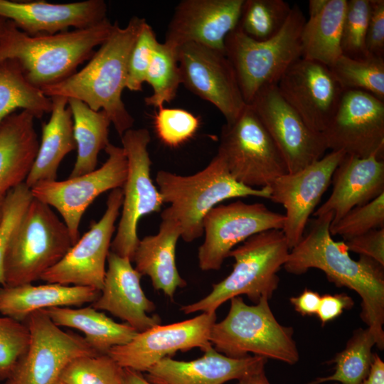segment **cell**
<instances>
[{
  "label": "cell",
  "mask_w": 384,
  "mask_h": 384,
  "mask_svg": "<svg viewBox=\"0 0 384 384\" xmlns=\"http://www.w3.org/2000/svg\"><path fill=\"white\" fill-rule=\"evenodd\" d=\"M333 218L332 212L317 216L307 233L290 250L283 267L297 275L318 269L336 286L355 291L361 298V319L374 336L375 346L383 350L384 266L364 255L353 260L345 242L332 238Z\"/></svg>",
  "instance_id": "6da1fadb"
},
{
  "label": "cell",
  "mask_w": 384,
  "mask_h": 384,
  "mask_svg": "<svg viewBox=\"0 0 384 384\" xmlns=\"http://www.w3.org/2000/svg\"><path fill=\"white\" fill-rule=\"evenodd\" d=\"M146 21L137 16L122 28L117 21L108 38L78 71L41 90L46 96L79 100L95 111L103 110L122 137L132 128L134 119L122 100L132 48Z\"/></svg>",
  "instance_id": "7a4b0ae2"
},
{
  "label": "cell",
  "mask_w": 384,
  "mask_h": 384,
  "mask_svg": "<svg viewBox=\"0 0 384 384\" xmlns=\"http://www.w3.org/2000/svg\"><path fill=\"white\" fill-rule=\"evenodd\" d=\"M107 18L90 27L50 35L29 36L6 20L0 33V62L16 60L27 80L41 89L59 82L92 56L110 36Z\"/></svg>",
  "instance_id": "3957f363"
},
{
  "label": "cell",
  "mask_w": 384,
  "mask_h": 384,
  "mask_svg": "<svg viewBox=\"0 0 384 384\" xmlns=\"http://www.w3.org/2000/svg\"><path fill=\"white\" fill-rule=\"evenodd\" d=\"M156 182L164 203L161 218L178 223L181 238L191 242L203 234V221L207 213L220 203L235 198L255 196L269 198V186L252 188L238 182L230 174L219 154L201 171L181 176L161 170Z\"/></svg>",
  "instance_id": "277c9868"
},
{
  "label": "cell",
  "mask_w": 384,
  "mask_h": 384,
  "mask_svg": "<svg viewBox=\"0 0 384 384\" xmlns=\"http://www.w3.org/2000/svg\"><path fill=\"white\" fill-rule=\"evenodd\" d=\"M289 251L282 230H268L250 237L230 252L228 257L235 260L231 272L213 284L207 296L183 306L181 311L185 314L216 312L223 303L240 295H246L255 304L265 297L270 299L278 288L277 273Z\"/></svg>",
  "instance_id": "5b68a950"
},
{
  "label": "cell",
  "mask_w": 384,
  "mask_h": 384,
  "mask_svg": "<svg viewBox=\"0 0 384 384\" xmlns=\"http://www.w3.org/2000/svg\"><path fill=\"white\" fill-rule=\"evenodd\" d=\"M306 22L294 4L282 28L262 41L250 38L235 28L226 36L225 53L230 62L246 105L264 86L277 84L287 70L302 58V33Z\"/></svg>",
  "instance_id": "8992f818"
},
{
  "label": "cell",
  "mask_w": 384,
  "mask_h": 384,
  "mask_svg": "<svg viewBox=\"0 0 384 384\" xmlns=\"http://www.w3.org/2000/svg\"><path fill=\"white\" fill-rule=\"evenodd\" d=\"M209 341L231 358L252 353L289 365L299 359L293 329L278 322L265 297L255 305L247 304L240 296L232 298L227 316L213 325Z\"/></svg>",
  "instance_id": "52a82bcc"
},
{
  "label": "cell",
  "mask_w": 384,
  "mask_h": 384,
  "mask_svg": "<svg viewBox=\"0 0 384 384\" xmlns=\"http://www.w3.org/2000/svg\"><path fill=\"white\" fill-rule=\"evenodd\" d=\"M74 245L70 231L48 205L33 198L9 242L4 286L32 283Z\"/></svg>",
  "instance_id": "ba28073f"
},
{
  "label": "cell",
  "mask_w": 384,
  "mask_h": 384,
  "mask_svg": "<svg viewBox=\"0 0 384 384\" xmlns=\"http://www.w3.org/2000/svg\"><path fill=\"white\" fill-rule=\"evenodd\" d=\"M218 153L232 176L250 188L270 186L288 173L280 151L249 105L222 127Z\"/></svg>",
  "instance_id": "9c48e42d"
},
{
  "label": "cell",
  "mask_w": 384,
  "mask_h": 384,
  "mask_svg": "<svg viewBox=\"0 0 384 384\" xmlns=\"http://www.w3.org/2000/svg\"><path fill=\"white\" fill-rule=\"evenodd\" d=\"M127 159V174L122 188V213L110 251L131 262L139 243L137 225L144 215L159 212L163 199L151 176V160L148 151L151 141L146 128L130 129L121 137Z\"/></svg>",
  "instance_id": "30bf717a"
},
{
  "label": "cell",
  "mask_w": 384,
  "mask_h": 384,
  "mask_svg": "<svg viewBox=\"0 0 384 384\" xmlns=\"http://www.w3.org/2000/svg\"><path fill=\"white\" fill-rule=\"evenodd\" d=\"M105 151L108 158L99 169L63 181L41 182L31 188L34 198L58 211L74 244L80 238V223L86 209L100 194L122 188L127 178V159L122 146L110 143Z\"/></svg>",
  "instance_id": "8fae6325"
},
{
  "label": "cell",
  "mask_w": 384,
  "mask_h": 384,
  "mask_svg": "<svg viewBox=\"0 0 384 384\" xmlns=\"http://www.w3.org/2000/svg\"><path fill=\"white\" fill-rule=\"evenodd\" d=\"M30 333L28 350L9 384H57L67 365L76 358L97 355L84 337L55 325L43 310L25 320Z\"/></svg>",
  "instance_id": "7c38bea8"
},
{
  "label": "cell",
  "mask_w": 384,
  "mask_h": 384,
  "mask_svg": "<svg viewBox=\"0 0 384 384\" xmlns=\"http://www.w3.org/2000/svg\"><path fill=\"white\" fill-rule=\"evenodd\" d=\"M284 223V214L261 203L236 201L215 206L203 221L205 239L198 250L199 267L218 270L238 244L265 230H282Z\"/></svg>",
  "instance_id": "4fadbf2b"
},
{
  "label": "cell",
  "mask_w": 384,
  "mask_h": 384,
  "mask_svg": "<svg viewBox=\"0 0 384 384\" xmlns=\"http://www.w3.org/2000/svg\"><path fill=\"white\" fill-rule=\"evenodd\" d=\"M176 56L181 84L214 105L226 123L235 121L247 105L225 51L190 43L178 47Z\"/></svg>",
  "instance_id": "5bb4252c"
},
{
  "label": "cell",
  "mask_w": 384,
  "mask_h": 384,
  "mask_svg": "<svg viewBox=\"0 0 384 384\" xmlns=\"http://www.w3.org/2000/svg\"><path fill=\"white\" fill-rule=\"evenodd\" d=\"M321 134L327 149L383 160L384 101L363 91L344 90Z\"/></svg>",
  "instance_id": "9a60e30c"
},
{
  "label": "cell",
  "mask_w": 384,
  "mask_h": 384,
  "mask_svg": "<svg viewBox=\"0 0 384 384\" xmlns=\"http://www.w3.org/2000/svg\"><path fill=\"white\" fill-rule=\"evenodd\" d=\"M249 105L280 151L288 173L303 169L328 150L322 134L305 124L281 95L277 84L262 87Z\"/></svg>",
  "instance_id": "2e32d148"
},
{
  "label": "cell",
  "mask_w": 384,
  "mask_h": 384,
  "mask_svg": "<svg viewBox=\"0 0 384 384\" xmlns=\"http://www.w3.org/2000/svg\"><path fill=\"white\" fill-rule=\"evenodd\" d=\"M122 201V189L112 190L102 218L97 222L91 223L90 229L41 279L47 283L89 287L101 291L106 273L105 264Z\"/></svg>",
  "instance_id": "e0dca14e"
},
{
  "label": "cell",
  "mask_w": 384,
  "mask_h": 384,
  "mask_svg": "<svg viewBox=\"0 0 384 384\" xmlns=\"http://www.w3.org/2000/svg\"><path fill=\"white\" fill-rule=\"evenodd\" d=\"M216 313L203 312L194 318L167 325H156L138 332L128 343L115 346L108 355L122 368L146 372L151 366L178 351L209 345Z\"/></svg>",
  "instance_id": "ac0fdd59"
},
{
  "label": "cell",
  "mask_w": 384,
  "mask_h": 384,
  "mask_svg": "<svg viewBox=\"0 0 384 384\" xmlns=\"http://www.w3.org/2000/svg\"><path fill=\"white\" fill-rule=\"evenodd\" d=\"M345 154L331 151L303 169L278 177L269 186L270 199L286 210L282 230L290 250L302 238L310 215L331 183L333 174Z\"/></svg>",
  "instance_id": "d6986e66"
},
{
  "label": "cell",
  "mask_w": 384,
  "mask_h": 384,
  "mask_svg": "<svg viewBox=\"0 0 384 384\" xmlns=\"http://www.w3.org/2000/svg\"><path fill=\"white\" fill-rule=\"evenodd\" d=\"M277 85L305 124L319 133L326 128L343 92L328 66L303 58L287 70Z\"/></svg>",
  "instance_id": "ffe728a7"
},
{
  "label": "cell",
  "mask_w": 384,
  "mask_h": 384,
  "mask_svg": "<svg viewBox=\"0 0 384 384\" xmlns=\"http://www.w3.org/2000/svg\"><path fill=\"white\" fill-rule=\"evenodd\" d=\"M244 0H183L175 7L164 43L176 49L198 43L225 51L226 36L239 20Z\"/></svg>",
  "instance_id": "44dd1931"
},
{
  "label": "cell",
  "mask_w": 384,
  "mask_h": 384,
  "mask_svg": "<svg viewBox=\"0 0 384 384\" xmlns=\"http://www.w3.org/2000/svg\"><path fill=\"white\" fill-rule=\"evenodd\" d=\"M103 0L52 4L0 0V17L29 36L50 35L96 25L107 18Z\"/></svg>",
  "instance_id": "7402d4cb"
},
{
  "label": "cell",
  "mask_w": 384,
  "mask_h": 384,
  "mask_svg": "<svg viewBox=\"0 0 384 384\" xmlns=\"http://www.w3.org/2000/svg\"><path fill=\"white\" fill-rule=\"evenodd\" d=\"M107 261L108 267L100 294L90 305L99 311L111 313L137 332L160 324L159 315H148L156 306L143 292L142 275L132 265L131 260L110 251Z\"/></svg>",
  "instance_id": "603a6c76"
},
{
  "label": "cell",
  "mask_w": 384,
  "mask_h": 384,
  "mask_svg": "<svg viewBox=\"0 0 384 384\" xmlns=\"http://www.w3.org/2000/svg\"><path fill=\"white\" fill-rule=\"evenodd\" d=\"M203 351L201 357L190 361L164 358L146 372L145 377L157 384H224L265 369L267 361L254 355L228 357L212 344Z\"/></svg>",
  "instance_id": "cb8c5ba5"
},
{
  "label": "cell",
  "mask_w": 384,
  "mask_h": 384,
  "mask_svg": "<svg viewBox=\"0 0 384 384\" xmlns=\"http://www.w3.org/2000/svg\"><path fill=\"white\" fill-rule=\"evenodd\" d=\"M329 198L314 215L332 212L331 224L355 207L366 204L384 193V161L375 156L361 158L345 154L331 178Z\"/></svg>",
  "instance_id": "d4e9b609"
},
{
  "label": "cell",
  "mask_w": 384,
  "mask_h": 384,
  "mask_svg": "<svg viewBox=\"0 0 384 384\" xmlns=\"http://www.w3.org/2000/svg\"><path fill=\"white\" fill-rule=\"evenodd\" d=\"M35 119L21 110L0 124V197L25 183L32 168L39 146Z\"/></svg>",
  "instance_id": "484cf974"
},
{
  "label": "cell",
  "mask_w": 384,
  "mask_h": 384,
  "mask_svg": "<svg viewBox=\"0 0 384 384\" xmlns=\"http://www.w3.org/2000/svg\"><path fill=\"white\" fill-rule=\"evenodd\" d=\"M181 236L177 222L161 218L156 235L139 239L132 260L136 270L142 276H148L154 288L171 299L178 287L187 284L179 274L176 263V244Z\"/></svg>",
  "instance_id": "4316f807"
},
{
  "label": "cell",
  "mask_w": 384,
  "mask_h": 384,
  "mask_svg": "<svg viewBox=\"0 0 384 384\" xmlns=\"http://www.w3.org/2000/svg\"><path fill=\"white\" fill-rule=\"evenodd\" d=\"M100 291L89 287L47 283L0 287V313L24 322L32 313L51 307L81 306L97 300Z\"/></svg>",
  "instance_id": "83f0119b"
},
{
  "label": "cell",
  "mask_w": 384,
  "mask_h": 384,
  "mask_svg": "<svg viewBox=\"0 0 384 384\" xmlns=\"http://www.w3.org/2000/svg\"><path fill=\"white\" fill-rule=\"evenodd\" d=\"M53 107L47 122L42 124L38 152L25 183L29 188L45 181L57 180L58 167L76 149L73 122L68 99L52 97Z\"/></svg>",
  "instance_id": "f1b7e54d"
},
{
  "label": "cell",
  "mask_w": 384,
  "mask_h": 384,
  "mask_svg": "<svg viewBox=\"0 0 384 384\" xmlns=\"http://www.w3.org/2000/svg\"><path fill=\"white\" fill-rule=\"evenodd\" d=\"M43 310L58 326L82 332L85 341L98 354H107L112 347L128 343L138 333L127 324L114 321L91 305L77 309L51 307Z\"/></svg>",
  "instance_id": "f546056e"
},
{
  "label": "cell",
  "mask_w": 384,
  "mask_h": 384,
  "mask_svg": "<svg viewBox=\"0 0 384 384\" xmlns=\"http://www.w3.org/2000/svg\"><path fill=\"white\" fill-rule=\"evenodd\" d=\"M346 0H326L306 20L302 33V58L328 67L341 55V39Z\"/></svg>",
  "instance_id": "4dcf8cb0"
},
{
  "label": "cell",
  "mask_w": 384,
  "mask_h": 384,
  "mask_svg": "<svg viewBox=\"0 0 384 384\" xmlns=\"http://www.w3.org/2000/svg\"><path fill=\"white\" fill-rule=\"evenodd\" d=\"M73 122V135L77 156L69 178L79 176L96 169L98 154L109 142L111 124L103 110L95 111L83 102L68 99Z\"/></svg>",
  "instance_id": "1f68e13d"
},
{
  "label": "cell",
  "mask_w": 384,
  "mask_h": 384,
  "mask_svg": "<svg viewBox=\"0 0 384 384\" xmlns=\"http://www.w3.org/2000/svg\"><path fill=\"white\" fill-rule=\"evenodd\" d=\"M52 98L32 85L16 60L0 62V124L18 109L26 110L40 119L50 113Z\"/></svg>",
  "instance_id": "d6a6232c"
},
{
  "label": "cell",
  "mask_w": 384,
  "mask_h": 384,
  "mask_svg": "<svg viewBox=\"0 0 384 384\" xmlns=\"http://www.w3.org/2000/svg\"><path fill=\"white\" fill-rule=\"evenodd\" d=\"M374 346L375 338L368 328L354 330L345 348L329 361L335 365L334 373L306 384L330 381L340 384H361L370 374L374 359L372 351Z\"/></svg>",
  "instance_id": "836d02e7"
},
{
  "label": "cell",
  "mask_w": 384,
  "mask_h": 384,
  "mask_svg": "<svg viewBox=\"0 0 384 384\" xmlns=\"http://www.w3.org/2000/svg\"><path fill=\"white\" fill-rule=\"evenodd\" d=\"M329 68L343 91H363L384 101V58L341 55Z\"/></svg>",
  "instance_id": "e575fe53"
},
{
  "label": "cell",
  "mask_w": 384,
  "mask_h": 384,
  "mask_svg": "<svg viewBox=\"0 0 384 384\" xmlns=\"http://www.w3.org/2000/svg\"><path fill=\"white\" fill-rule=\"evenodd\" d=\"M291 9L283 0H244L236 28L255 41L268 40L282 28Z\"/></svg>",
  "instance_id": "d590c367"
},
{
  "label": "cell",
  "mask_w": 384,
  "mask_h": 384,
  "mask_svg": "<svg viewBox=\"0 0 384 384\" xmlns=\"http://www.w3.org/2000/svg\"><path fill=\"white\" fill-rule=\"evenodd\" d=\"M151 85L153 92L144 98L146 105L160 109L170 103L176 96L181 84L180 70L176 56V49L168 44L158 43L150 65L146 80Z\"/></svg>",
  "instance_id": "8d00e7d4"
},
{
  "label": "cell",
  "mask_w": 384,
  "mask_h": 384,
  "mask_svg": "<svg viewBox=\"0 0 384 384\" xmlns=\"http://www.w3.org/2000/svg\"><path fill=\"white\" fill-rule=\"evenodd\" d=\"M123 368L108 354L83 356L70 362L61 373L64 384H122Z\"/></svg>",
  "instance_id": "74e56055"
},
{
  "label": "cell",
  "mask_w": 384,
  "mask_h": 384,
  "mask_svg": "<svg viewBox=\"0 0 384 384\" xmlns=\"http://www.w3.org/2000/svg\"><path fill=\"white\" fill-rule=\"evenodd\" d=\"M370 0H346L341 48L342 55L362 59L369 56L366 46Z\"/></svg>",
  "instance_id": "f35d334b"
},
{
  "label": "cell",
  "mask_w": 384,
  "mask_h": 384,
  "mask_svg": "<svg viewBox=\"0 0 384 384\" xmlns=\"http://www.w3.org/2000/svg\"><path fill=\"white\" fill-rule=\"evenodd\" d=\"M30 342L27 325L9 317H0V382L12 375L25 356Z\"/></svg>",
  "instance_id": "ab89813d"
},
{
  "label": "cell",
  "mask_w": 384,
  "mask_h": 384,
  "mask_svg": "<svg viewBox=\"0 0 384 384\" xmlns=\"http://www.w3.org/2000/svg\"><path fill=\"white\" fill-rule=\"evenodd\" d=\"M384 228V193L370 202L355 207L330 225L331 235L344 240L375 229Z\"/></svg>",
  "instance_id": "60d3db41"
},
{
  "label": "cell",
  "mask_w": 384,
  "mask_h": 384,
  "mask_svg": "<svg viewBox=\"0 0 384 384\" xmlns=\"http://www.w3.org/2000/svg\"><path fill=\"white\" fill-rule=\"evenodd\" d=\"M200 125L199 118L179 108L158 109L154 126L161 141L171 147H176L193 137Z\"/></svg>",
  "instance_id": "b9f144b4"
},
{
  "label": "cell",
  "mask_w": 384,
  "mask_h": 384,
  "mask_svg": "<svg viewBox=\"0 0 384 384\" xmlns=\"http://www.w3.org/2000/svg\"><path fill=\"white\" fill-rule=\"evenodd\" d=\"M31 188L25 183L9 191L4 199L0 223V284L5 285L4 260L11 238L33 199Z\"/></svg>",
  "instance_id": "7bdbcfd3"
},
{
  "label": "cell",
  "mask_w": 384,
  "mask_h": 384,
  "mask_svg": "<svg viewBox=\"0 0 384 384\" xmlns=\"http://www.w3.org/2000/svg\"><path fill=\"white\" fill-rule=\"evenodd\" d=\"M159 41L152 27L146 21L132 48L127 67L126 88L141 91Z\"/></svg>",
  "instance_id": "ee69618b"
},
{
  "label": "cell",
  "mask_w": 384,
  "mask_h": 384,
  "mask_svg": "<svg viewBox=\"0 0 384 384\" xmlns=\"http://www.w3.org/2000/svg\"><path fill=\"white\" fill-rule=\"evenodd\" d=\"M366 46L369 55L384 58V0H370Z\"/></svg>",
  "instance_id": "f6af8a7d"
},
{
  "label": "cell",
  "mask_w": 384,
  "mask_h": 384,
  "mask_svg": "<svg viewBox=\"0 0 384 384\" xmlns=\"http://www.w3.org/2000/svg\"><path fill=\"white\" fill-rule=\"evenodd\" d=\"M344 242L348 251L368 257L384 266V228L372 230Z\"/></svg>",
  "instance_id": "bcb514c9"
},
{
  "label": "cell",
  "mask_w": 384,
  "mask_h": 384,
  "mask_svg": "<svg viewBox=\"0 0 384 384\" xmlns=\"http://www.w3.org/2000/svg\"><path fill=\"white\" fill-rule=\"evenodd\" d=\"M353 305V299L346 293L324 294L321 296L316 315L324 326L338 318L345 309H352Z\"/></svg>",
  "instance_id": "7dc6e473"
},
{
  "label": "cell",
  "mask_w": 384,
  "mask_h": 384,
  "mask_svg": "<svg viewBox=\"0 0 384 384\" xmlns=\"http://www.w3.org/2000/svg\"><path fill=\"white\" fill-rule=\"evenodd\" d=\"M320 300V294L309 289H305L299 296L292 297L289 299L295 311L302 316L316 314Z\"/></svg>",
  "instance_id": "c3c4849f"
},
{
  "label": "cell",
  "mask_w": 384,
  "mask_h": 384,
  "mask_svg": "<svg viewBox=\"0 0 384 384\" xmlns=\"http://www.w3.org/2000/svg\"><path fill=\"white\" fill-rule=\"evenodd\" d=\"M332 384L340 383L335 382ZM361 384H384V362L377 353H374L369 375Z\"/></svg>",
  "instance_id": "681fc988"
},
{
  "label": "cell",
  "mask_w": 384,
  "mask_h": 384,
  "mask_svg": "<svg viewBox=\"0 0 384 384\" xmlns=\"http://www.w3.org/2000/svg\"><path fill=\"white\" fill-rule=\"evenodd\" d=\"M122 384H157L148 380L141 372L123 368Z\"/></svg>",
  "instance_id": "f907efd6"
},
{
  "label": "cell",
  "mask_w": 384,
  "mask_h": 384,
  "mask_svg": "<svg viewBox=\"0 0 384 384\" xmlns=\"http://www.w3.org/2000/svg\"><path fill=\"white\" fill-rule=\"evenodd\" d=\"M238 381L237 384H271L265 375V369L248 375Z\"/></svg>",
  "instance_id": "816d5d0a"
},
{
  "label": "cell",
  "mask_w": 384,
  "mask_h": 384,
  "mask_svg": "<svg viewBox=\"0 0 384 384\" xmlns=\"http://www.w3.org/2000/svg\"><path fill=\"white\" fill-rule=\"evenodd\" d=\"M326 0H310L309 1V16H314L319 13L324 7Z\"/></svg>",
  "instance_id": "f5cc1de1"
},
{
  "label": "cell",
  "mask_w": 384,
  "mask_h": 384,
  "mask_svg": "<svg viewBox=\"0 0 384 384\" xmlns=\"http://www.w3.org/2000/svg\"><path fill=\"white\" fill-rule=\"evenodd\" d=\"M5 196H6V195H5ZM4 196L0 197V223H1V218H2L3 204H4Z\"/></svg>",
  "instance_id": "db71d44e"
},
{
  "label": "cell",
  "mask_w": 384,
  "mask_h": 384,
  "mask_svg": "<svg viewBox=\"0 0 384 384\" xmlns=\"http://www.w3.org/2000/svg\"><path fill=\"white\" fill-rule=\"evenodd\" d=\"M4 21H5V19L0 17V33H1Z\"/></svg>",
  "instance_id": "11a10c76"
},
{
  "label": "cell",
  "mask_w": 384,
  "mask_h": 384,
  "mask_svg": "<svg viewBox=\"0 0 384 384\" xmlns=\"http://www.w3.org/2000/svg\"><path fill=\"white\" fill-rule=\"evenodd\" d=\"M57 384H64L60 380Z\"/></svg>",
  "instance_id": "9f6ffc18"
},
{
  "label": "cell",
  "mask_w": 384,
  "mask_h": 384,
  "mask_svg": "<svg viewBox=\"0 0 384 384\" xmlns=\"http://www.w3.org/2000/svg\"><path fill=\"white\" fill-rule=\"evenodd\" d=\"M3 384H9L8 382L5 381Z\"/></svg>",
  "instance_id": "6f0895ef"
}]
</instances>
